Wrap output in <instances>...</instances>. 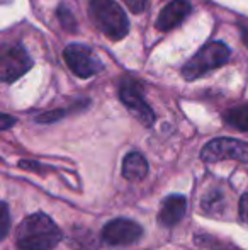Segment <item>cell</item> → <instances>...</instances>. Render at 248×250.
<instances>
[{
	"mask_svg": "<svg viewBox=\"0 0 248 250\" xmlns=\"http://www.w3.org/2000/svg\"><path fill=\"white\" fill-rule=\"evenodd\" d=\"M33 66V60L20 44H12L2 51L0 58V79L2 82L10 83L24 75Z\"/></svg>",
	"mask_w": 248,
	"mask_h": 250,
	"instance_id": "obj_8",
	"label": "cell"
},
{
	"mask_svg": "<svg viewBox=\"0 0 248 250\" xmlns=\"http://www.w3.org/2000/svg\"><path fill=\"white\" fill-rule=\"evenodd\" d=\"M192 5L189 0H172L169 5H165L156 19V29L167 33L177 27L184 19L191 14Z\"/></svg>",
	"mask_w": 248,
	"mask_h": 250,
	"instance_id": "obj_9",
	"label": "cell"
},
{
	"mask_svg": "<svg viewBox=\"0 0 248 250\" xmlns=\"http://www.w3.org/2000/svg\"><path fill=\"white\" fill-rule=\"evenodd\" d=\"M143 228L128 218H116L102 228V240L109 247H128L141 238Z\"/></svg>",
	"mask_w": 248,
	"mask_h": 250,
	"instance_id": "obj_7",
	"label": "cell"
},
{
	"mask_svg": "<svg viewBox=\"0 0 248 250\" xmlns=\"http://www.w3.org/2000/svg\"><path fill=\"white\" fill-rule=\"evenodd\" d=\"M124 3L133 14H141L146 7V0H124Z\"/></svg>",
	"mask_w": 248,
	"mask_h": 250,
	"instance_id": "obj_15",
	"label": "cell"
},
{
	"mask_svg": "<svg viewBox=\"0 0 248 250\" xmlns=\"http://www.w3.org/2000/svg\"><path fill=\"white\" fill-rule=\"evenodd\" d=\"M9 227H10V218H9V208L5 203H2V228H0V237L5 238L9 233Z\"/></svg>",
	"mask_w": 248,
	"mask_h": 250,
	"instance_id": "obj_14",
	"label": "cell"
},
{
	"mask_svg": "<svg viewBox=\"0 0 248 250\" xmlns=\"http://www.w3.org/2000/svg\"><path fill=\"white\" fill-rule=\"evenodd\" d=\"M242 40H243V44L248 48V27H242Z\"/></svg>",
	"mask_w": 248,
	"mask_h": 250,
	"instance_id": "obj_18",
	"label": "cell"
},
{
	"mask_svg": "<svg viewBox=\"0 0 248 250\" xmlns=\"http://www.w3.org/2000/svg\"><path fill=\"white\" fill-rule=\"evenodd\" d=\"M12 125H16V118H10L9 114H2V129H7L10 128Z\"/></svg>",
	"mask_w": 248,
	"mask_h": 250,
	"instance_id": "obj_17",
	"label": "cell"
},
{
	"mask_svg": "<svg viewBox=\"0 0 248 250\" xmlns=\"http://www.w3.org/2000/svg\"><path fill=\"white\" fill-rule=\"evenodd\" d=\"M58 19H60L61 26L65 27L66 31H70V33H73V31H76V21L75 17H73L72 10L66 9L65 5H60L58 7Z\"/></svg>",
	"mask_w": 248,
	"mask_h": 250,
	"instance_id": "obj_13",
	"label": "cell"
},
{
	"mask_svg": "<svg viewBox=\"0 0 248 250\" xmlns=\"http://www.w3.org/2000/svg\"><path fill=\"white\" fill-rule=\"evenodd\" d=\"M60 240L61 230L44 213L26 216L16 231V245L19 250H51Z\"/></svg>",
	"mask_w": 248,
	"mask_h": 250,
	"instance_id": "obj_1",
	"label": "cell"
},
{
	"mask_svg": "<svg viewBox=\"0 0 248 250\" xmlns=\"http://www.w3.org/2000/svg\"><path fill=\"white\" fill-rule=\"evenodd\" d=\"M187 209V199L180 194H170L163 199L158 213V221L163 227H173L184 218Z\"/></svg>",
	"mask_w": 248,
	"mask_h": 250,
	"instance_id": "obj_10",
	"label": "cell"
},
{
	"mask_svg": "<svg viewBox=\"0 0 248 250\" xmlns=\"http://www.w3.org/2000/svg\"><path fill=\"white\" fill-rule=\"evenodd\" d=\"M119 99L143 126H146V128L153 126L155 112L146 104L145 97H143V89L138 82H134L131 79L123 80V83L119 87Z\"/></svg>",
	"mask_w": 248,
	"mask_h": 250,
	"instance_id": "obj_6",
	"label": "cell"
},
{
	"mask_svg": "<svg viewBox=\"0 0 248 250\" xmlns=\"http://www.w3.org/2000/svg\"><path fill=\"white\" fill-rule=\"evenodd\" d=\"M231 56V51L221 41H209L184 65L182 77L186 80H197L202 75L223 66Z\"/></svg>",
	"mask_w": 248,
	"mask_h": 250,
	"instance_id": "obj_3",
	"label": "cell"
},
{
	"mask_svg": "<svg viewBox=\"0 0 248 250\" xmlns=\"http://www.w3.org/2000/svg\"><path fill=\"white\" fill-rule=\"evenodd\" d=\"M123 177L128 181H141L148 174V162L138 151H129L123 160Z\"/></svg>",
	"mask_w": 248,
	"mask_h": 250,
	"instance_id": "obj_11",
	"label": "cell"
},
{
	"mask_svg": "<svg viewBox=\"0 0 248 250\" xmlns=\"http://www.w3.org/2000/svg\"><path fill=\"white\" fill-rule=\"evenodd\" d=\"M63 58L73 75L80 77V79H90L104 68L102 62L97 58V55H94V51L89 46L80 43L68 44L63 51Z\"/></svg>",
	"mask_w": 248,
	"mask_h": 250,
	"instance_id": "obj_4",
	"label": "cell"
},
{
	"mask_svg": "<svg viewBox=\"0 0 248 250\" xmlns=\"http://www.w3.org/2000/svg\"><path fill=\"white\" fill-rule=\"evenodd\" d=\"M225 121L229 126L240 129V131L248 133V105H240V107H233L225 112Z\"/></svg>",
	"mask_w": 248,
	"mask_h": 250,
	"instance_id": "obj_12",
	"label": "cell"
},
{
	"mask_svg": "<svg viewBox=\"0 0 248 250\" xmlns=\"http://www.w3.org/2000/svg\"><path fill=\"white\" fill-rule=\"evenodd\" d=\"M238 211H240V220L248 225V194H243L242 198H240Z\"/></svg>",
	"mask_w": 248,
	"mask_h": 250,
	"instance_id": "obj_16",
	"label": "cell"
},
{
	"mask_svg": "<svg viewBox=\"0 0 248 250\" xmlns=\"http://www.w3.org/2000/svg\"><path fill=\"white\" fill-rule=\"evenodd\" d=\"M89 17L107 38L119 41L129 33V21L116 0H90Z\"/></svg>",
	"mask_w": 248,
	"mask_h": 250,
	"instance_id": "obj_2",
	"label": "cell"
},
{
	"mask_svg": "<svg viewBox=\"0 0 248 250\" xmlns=\"http://www.w3.org/2000/svg\"><path fill=\"white\" fill-rule=\"evenodd\" d=\"M201 158L204 162L236 160L248 164V143L236 138H214L201 150Z\"/></svg>",
	"mask_w": 248,
	"mask_h": 250,
	"instance_id": "obj_5",
	"label": "cell"
}]
</instances>
